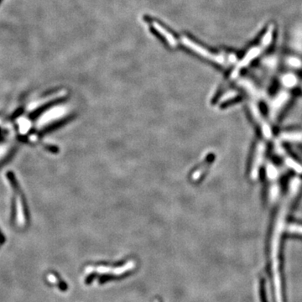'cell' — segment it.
Instances as JSON below:
<instances>
[{
	"mask_svg": "<svg viewBox=\"0 0 302 302\" xmlns=\"http://www.w3.org/2000/svg\"><path fill=\"white\" fill-rule=\"evenodd\" d=\"M5 242H6V237L4 236L3 232L0 230V243H4Z\"/></svg>",
	"mask_w": 302,
	"mask_h": 302,
	"instance_id": "cell-1",
	"label": "cell"
}]
</instances>
